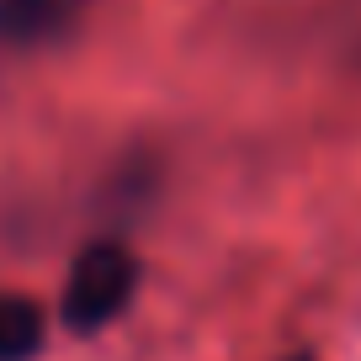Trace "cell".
Masks as SVG:
<instances>
[{
	"label": "cell",
	"mask_w": 361,
	"mask_h": 361,
	"mask_svg": "<svg viewBox=\"0 0 361 361\" xmlns=\"http://www.w3.org/2000/svg\"><path fill=\"white\" fill-rule=\"evenodd\" d=\"M138 293V260L123 245L102 239V245L80 250V260L69 266L64 282V324L75 335H96L102 324H112Z\"/></svg>",
	"instance_id": "obj_1"
},
{
	"label": "cell",
	"mask_w": 361,
	"mask_h": 361,
	"mask_svg": "<svg viewBox=\"0 0 361 361\" xmlns=\"http://www.w3.org/2000/svg\"><path fill=\"white\" fill-rule=\"evenodd\" d=\"M43 350V308L32 298L0 293V361H32Z\"/></svg>",
	"instance_id": "obj_3"
},
{
	"label": "cell",
	"mask_w": 361,
	"mask_h": 361,
	"mask_svg": "<svg viewBox=\"0 0 361 361\" xmlns=\"http://www.w3.org/2000/svg\"><path fill=\"white\" fill-rule=\"evenodd\" d=\"M90 0H0V48H48L75 32Z\"/></svg>",
	"instance_id": "obj_2"
}]
</instances>
